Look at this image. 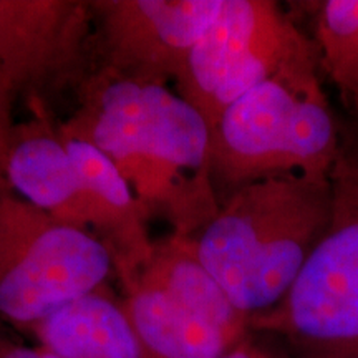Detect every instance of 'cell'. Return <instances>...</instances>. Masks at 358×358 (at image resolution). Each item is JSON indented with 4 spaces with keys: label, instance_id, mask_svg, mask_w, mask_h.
<instances>
[{
    "label": "cell",
    "instance_id": "cell-12",
    "mask_svg": "<svg viewBox=\"0 0 358 358\" xmlns=\"http://www.w3.org/2000/svg\"><path fill=\"white\" fill-rule=\"evenodd\" d=\"M29 334L60 358H145L122 299L106 287L58 308Z\"/></svg>",
    "mask_w": 358,
    "mask_h": 358
},
{
    "label": "cell",
    "instance_id": "cell-9",
    "mask_svg": "<svg viewBox=\"0 0 358 358\" xmlns=\"http://www.w3.org/2000/svg\"><path fill=\"white\" fill-rule=\"evenodd\" d=\"M224 0H90L96 69L148 85L176 83Z\"/></svg>",
    "mask_w": 358,
    "mask_h": 358
},
{
    "label": "cell",
    "instance_id": "cell-8",
    "mask_svg": "<svg viewBox=\"0 0 358 358\" xmlns=\"http://www.w3.org/2000/svg\"><path fill=\"white\" fill-rule=\"evenodd\" d=\"M95 55L90 0H0V65L29 106L78 92L96 70Z\"/></svg>",
    "mask_w": 358,
    "mask_h": 358
},
{
    "label": "cell",
    "instance_id": "cell-5",
    "mask_svg": "<svg viewBox=\"0 0 358 358\" xmlns=\"http://www.w3.org/2000/svg\"><path fill=\"white\" fill-rule=\"evenodd\" d=\"M115 272L92 232L57 221L0 174V322L29 334L58 308L106 287Z\"/></svg>",
    "mask_w": 358,
    "mask_h": 358
},
{
    "label": "cell",
    "instance_id": "cell-16",
    "mask_svg": "<svg viewBox=\"0 0 358 358\" xmlns=\"http://www.w3.org/2000/svg\"><path fill=\"white\" fill-rule=\"evenodd\" d=\"M221 358H277L257 345L250 335H248L243 342H239L234 348H231L229 352L224 353Z\"/></svg>",
    "mask_w": 358,
    "mask_h": 358
},
{
    "label": "cell",
    "instance_id": "cell-7",
    "mask_svg": "<svg viewBox=\"0 0 358 358\" xmlns=\"http://www.w3.org/2000/svg\"><path fill=\"white\" fill-rule=\"evenodd\" d=\"M315 55V45L275 2L224 0L174 85L213 129L241 96L285 66Z\"/></svg>",
    "mask_w": 358,
    "mask_h": 358
},
{
    "label": "cell",
    "instance_id": "cell-11",
    "mask_svg": "<svg viewBox=\"0 0 358 358\" xmlns=\"http://www.w3.org/2000/svg\"><path fill=\"white\" fill-rule=\"evenodd\" d=\"M64 140L83 187L90 232L108 249L120 282L128 280L153 252L151 216L108 156L87 141Z\"/></svg>",
    "mask_w": 358,
    "mask_h": 358
},
{
    "label": "cell",
    "instance_id": "cell-15",
    "mask_svg": "<svg viewBox=\"0 0 358 358\" xmlns=\"http://www.w3.org/2000/svg\"><path fill=\"white\" fill-rule=\"evenodd\" d=\"M0 358H60L47 348L34 343L17 342L0 330Z\"/></svg>",
    "mask_w": 358,
    "mask_h": 358
},
{
    "label": "cell",
    "instance_id": "cell-10",
    "mask_svg": "<svg viewBox=\"0 0 358 358\" xmlns=\"http://www.w3.org/2000/svg\"><path fill=\"white\" fill-rule=\"evenodd\" d=\"M15 123L0 156V174L20 198L57 221L90 232V214L77 168L48 106Z\"/></svg>",
    "mask_w": 358,
    "mask_h": 358
},
{
    "label": "cell",
    "instance_id": "cell-1",
    "mask_svg": "<svg viewBox=\"0 0 358 358\" xmlns=\"http://www.w3.org/2000/svg\"><path fill=\"white\" fill-rule=\"evenodd\" d=\"M78 106L58 123L111 159L151 219L192 237L221 203L211 176V128L176 90L96 69L77 92Z\"/></svg>",
    "mask_w": 358,
    "mask_h": 358
},
{
    "label": "cell",
    "instance_id": "cell-13",
    "mask_svg": "<svg viewBox=\"0 0 358 358\" xmlns=\"http://www.w3.org/2000/svg\"><path fill=\"white\" fill-rule=\"evenodd\" d=\"M320 65L358 116V0H325L315 20Z\"/></svg>",
    "mask_w": 358,
    "mask_h": 358
},
{
    "label": "cell",
    "instance_id": "cell-14",
    "mask_svg": "<svg viewBox=\"0 0 358 358\" xmlns=\"http://www.w3.org/2000/svg\"><path fill=\"white\" fill-rule=\"evenodd\" d=\"M15 101V93H13L10 83H8L6 71L0 65V156H2L7 134L15 124V122H13V103Z\"/></svg>",
    "mask_w": 358,
    "mask_h": 358
},
{
    "label": "cell",
    "instance_id": "cell-3",
    "mask_svg": "<svg viewBox=\"0 0 358 358\" xmlns=\"http://www.w3.org/2000/svg\"><path fill=\"white\" fill-rule=\"evenodd\" d=\"M337 124L317 75V55L285 66L221 115L211 129L219 203L280 174L330 179L340 155Z\"/></svg>",
    "mask_w": 358,
    "mask_h": 358
},
{
    "label": "cell",
    "instance_id": "cell-6",
    "mask_svg": "<svg viewBox=\"0 0 358 358\" xmlns=\"http://www.w3.org/2000/svg\"><path fill=\"white\" fill-rule=\"evenodd\" d=\"M122 303L145 358H221L250 335L234 307L191 249L169 234L123 282Z\"/></svg>",
    "mask_w": 358,
    "mask_h": 358
},
{
    "label": "cell",
    "instance_id": "cell-4",
    "mask_svg": "<svg viewBox=\"0 0 358 358\" xmlns=\"http://www.w3.org/2000/svg\"><path fill=\"white\" fill-rule=\"evenodd\" d=\"M329 229L271 310L250 332L284 337L299 358H358V159L340 151L330 174Z\"/></svg>",
    "mask_w": 358,
    "mask_h": 358
},
{
    "label": "cell",
    "instance_id": "cell-2",
    "mask_svg": "<svg viewBox=\"0 0 358 358\" xmlns=\"http://www.w3.org/2000/svg\"><path fill=\"white\" fill-rule=\"evenodd\" d=\"M332 214L330 179L280 174L227 196L189 244L237 310L250 319L287 294Z\"/></svg>",
    "mask_w": 358,
    "mask_h": 358
}]
</instances>
